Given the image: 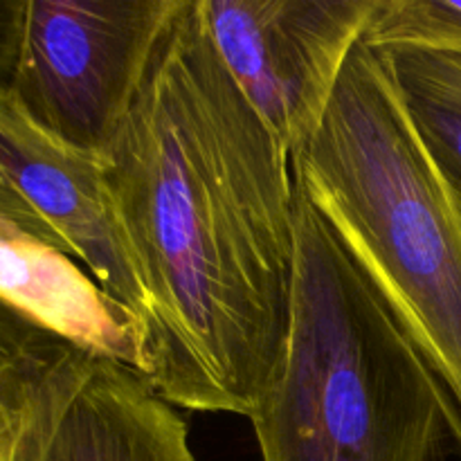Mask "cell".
Here are the masks:
<instances>
[{
    "label": "cell",
    "instance_id": "cell-1",
    "mask_svg": "<svg viewBox=\"0 0 461 461\" xmlns=\"http://www.w3.org/2000/svg\"><path fill=\"white\" fill-rule=\"evenodd\" d=\"M106 178L149 300L144 376L171 405L248 417L291 322V153L185 0L108 147Z\"/></svg>",
    "mask_w": 461,
    "mask_h": 461
},
{
    "label": "cell",
    "instance_id": "cell-2",
    "mask_svg": "<svg viewBox=\"0 0 461 461\" xmlns=\"http://www.w3.org/2000/svg\"><path fill=\"white\" fill-rule=\"evenodd\" d=\"M248 419L261 461H439L448 439L461 448L450 392L297 183L291 322Z\"/></svg>",
    "mask_w": 461,
    "mask_h": 461
},
{
    "label": "cell",
    "instance_id": "cell-3",
    "mask_svg": "<svg viewBox=\"0 0 461 461\" xmlns=\"http://www.w3.org/2000/svg\"><path fill=\"white\" fill-rule=\"evenodd\" d=\"M291 169L461 414V198L365 41Z\"/></svg>",
    "mask_w": 461,
    "mask_h": 461
},
{
    "label": "cell",
    "instance_id": "cell-4",
    "mask_svg": "<svg viewBox=\"0 0 461 461\" xmlns=\"http://www.w3.org/2000/svg\"><path fill=\"white\" fill-rule=\"evenodd\" d=\"M185 0H27L14 95L63 142L106 156Z\"/></svg>",
    "mask_w": 461,
    "mask_h": 461
},
{
    "label": "cell",
    "instance_id": "cell-5",
    "mask_svg": "<svg viewBox=\"0 0 461 461\" xmlns=\"http://www.w3.org/2000/svg\"><path fill=\"white\" fill-rule=\"evenodd\" d=\"M221 59L275 138L313 135L378 0H201Z\"/></svg>",
    "mask_w": 461,
    "mask_h": 461
},
{
    "label": "cell",
    "instance_id": "cell-6",
    "mask_svg": "<svg viewBox=\"0 0 461 461\" xmlns=\"http://www.w3.org/2000/svg\"><path fill=\"white\" fill-rule=\"evenodd\" d=\"M0 219L75 257L133 315L144 338L147 291L108 187L106 160L43 129L14 90H0Z\"/></svg>",
    "mask_w": 461,
    "mask_h": 461
},
{
    "label": "cell",
    "instance_id": "cell-7",
    "mask_svg": "<svg viewBox=\"0 0 461 461\" xmlns=\"http://www.w3.org/2000/svg\"><path fill=\"white\" fill-rule=\"evenodd\" d=\"M25 461H198L187 421L147 376L77 351Z\"/></svg>",
    "mask_w": 461,
    "mask_h": 461
},
{
    "label": "cell",
    "instance_id": "cell-8",
    "mask_svg": "<svg viewBox=\"0 0 461 461\" xmlns=\"http://www.w3.org/2000/svg\"><path fill=\"white\" fill-rule=\"evenodd\" d=\"M0 300L68 345L120 360L144 376L142 333L133 315L75 257L5 219Z\"/></svg>",
    "mask_w": 461,
    "mask_h": 461
},
{
    "label": "cell",
    "instance_id": "cell-9",
    "mask_svg": "<svg viewBox=\"0 0 461 461\" xmlns=\"http://www.w3.org/2000/svg\"><path fill=\"white\" fill-rule=\"evenodd\" d=\"M77 351L0 300V461H25Z\"/></svg>",
    "mask_w": 461,
    "mask_h": 461
},
{
    "label": "cell",
    "instance_id": "cell-10",
    "mask_svg": "<svg viewBox=\"0 0 461 461\" xmlns=\"http://www.w3.org/2000/svg\"><path fill=\"white\" fill-rule=\"evenodd\" d=\"M381 54L419 138L461 198V57L410 48Z\"/></svg>",
    "mask_w": 461,
    "mask_h": 461
},
{
    "label": "cell",
    "instance_id": "cell-11",
    "mask_svg": "<svg viewBox=\"0 0 461 461\" xmlns=\"http://www.w3.org/2000/svg\"><path fill=\"white\" fill-rule=\"evenodd\" d=\"M363 41L372 50H428L461 57V0H378Z\"/></svg>",
    "mask_w": 461,
    "mask_h": 461
},
{
    "label": "cell",
    "instance_id": "cell-12",
    "mask_svg": "<svg viewBox=\"0 0 461 461\" xmlns=\"http://www.w3.org/2000/svg\"><path fill=\"white\" fill-rule=\"evenodd\" d=\"M27 0H0V90H12L21 63Z\"/></svg>",
    "mask_w": 461,
    "mask_h": 461
}]
</instances>
